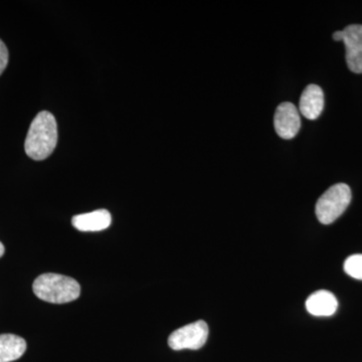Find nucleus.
<instances>
[{
  "instance_id": "1",
  "label": "nucleus",
  "mask_w": 362,
  "mask_h": 362,
  "mask_svg": "<svg viewBox=\"0 0 362 362\" xmlns=\"http://www.w3.org/2000/svg\"><path fill=\"white\" fill-rule=\"evenodd\" d=\"M58 143V125L49 112L42 111L33 119L26 136L25 149L33 160H45L51 156Z\"/></svg>"
},
{
  "instance_id": "2",
  "label": "nucleus",
  "mask_w": 362,
  "mask_h": 362,
  "mask_svg": "<svg viewBox=\"0 0 362 362\" xmlns=\"http://www.w3.org/2000/svg\"><path fill=\"white\" fill-rule=\"evenodd\" d=\"M33 290L35 296L52 304L75 301L81 294V286L75 279L52 273L35 279Z\"/></svg>"
},
{
  "instance_id": "3",
  "label": "nucleus",
  "mask_w": 362,
  "mask_h": 362,
  "mask_svg": "<svg viewBox=\"0 0 362 362\" xmlns=\"http://www.w3.org/2000/svg\"><path fill=\"white\" fill-rule=\"evenodd\" d=\"M351 197V189L345 183H337L328 188L317 202V218L323 225L334 223L346 211Z\"/></svg>"
},
{
  "instance_id": "4",
  "label": "nucleus",
  "mask_w": 362,
  "mask_h": 362,
  "mask_svg": "<svg viewBox=\"0 0 362 362\" xmlns=\"http://www.w3.org/2000/svg\"><path fill=\"white\" fill-rule=\"evenodd\" d=\"M209 337V326L204 321L183 326L171 333L168 338V345L171 349H201L206 344Z\"/></svg>"
},
{
  "instance_id": "5",
  "label": "nucleus",
  "mask_w": 362,
  "mask_h": 362,
  "mask_svg": "<svg viewBox=\"0 0 362 362\" xmlns=\"http://www.w3.org/2000/svg\"><path fill=\"white\" fill-rule=\"evenodd\" d=\"M274 126L282 139H293L301 128V118L296 106L290 102L279 105L274 116Z\"/></svg>"
},
{
  "instance_id": "6",
  "label": "nucleus",
  "mask_w": 362,
  "mask_h": 362,
  "mask_svg": "<svg viewBox=\"0 0 362 362\" xmlns=\"http://www.w3.org/2000/svg\"><path fill=\"white\" fill-rule=\"evenodd\" d=\"M346 64L350 71L362 74V25H351L343 30Z\"/></svg>"
},
{
  "instance_id": "7",
  "label": "nucleus",
  "mask_w": 362,
  "mask_h": 362,
  "mask_svg": "<svg viewBox=\"0 0 362 362\" xmlns=\"http://www.w3.org/2000/svg\"><path fill=\"white\" fill-rule=\"evenodd\" d=\"M324 109V93L319 86H307L300 98L299 110L309 120H315Z\"/></svg>"
},
{
  "instance_id": "8",
  "label": "nucleus",
  "mask_w": 362,
  "mask_h": 362,
  "mask_svg": "<svg viewBox=\"0 0 362 362\" xmlns=\"http://www.w3.org/2000/svg\"><path fill=\"white\" fill-rule=\"evenodd\" d=\"M111 221L110 213L106 209H99L74 216L71 223L81 232H100L108 228Z\"/></svg>"
},
{
  "instance_id": "9",
  "label": "nucleus",
  "mask_w": 362,
  "mask_h": 362,
  "mask_svg": "<svg viewBox=\"0 0 362 362\" xmlns=\"http://www.w3.org/2000/svg\"><path fill=\"white\" fill-rule=\"evenodd\" d=\"M306 308L314 316H331L337 310L338 301L332 293L320 290L308 297Z\"/></svg>"
},
{
  "instance_id": "10",
  "label": "nucleus",
  "mask_w": 362,
  "mask_h": 362,
  "mask_svg": "<svg viewBox=\"0 0 362 362\" xmlns=\"http://www.w3.org/2000/svg\"><path fill=\"white\" fill-rule=\"evenodd\" d=\"M26 350L23 338L14 334L0 335V362L18 361Z\"/></svg>"
},
{
  "instance_id": "11",
  "label": "nucleus",
  "mask_w": 362,
  "mask_h": 362,
  "mask_svg": "<svg viewBox=\"0 0 362 362\" xmlns=\"http://www.w3.org/2000/svg\"><path fill=\"white\" fill-rule=\"evenodd\" d=\"M344 271L350 277L362 280V255H352L345 259Z\"/></svg>"
},
{
  "instance_id": "12",
  "label": "nucleus",
  "mask_w": 362,
  "mask_h": 362,
  "mask_svg": "<svg viewBox=\"0 0 362 362\" xmlns=\"http://www.w3.org/2000/svg\"><path fill=\"white\" fill-rule=\"evenodd\" d=\"M7 64H8V51L6 44L0 40V76L6 70Z\"/></svg>"
},
{
  "instance_id": "13",
  "label": "nucleus",
  "mask_w": 362,
  "mask_h": 362,
  "mask_svg": "<svg viewBox=\"0 0 362 362\" xmlns=\"http://www.w3.org/2000/svg\"><path fill=\"white\" fill-rule=\"evenodd\" d=\"M333 40H337V42H342L343 40V30H337L333 33L332 35Z\"/></svg>"
},
{
  "instance_id": "14",
  "label": "nucleus",
  "mask_w": 362,
  "mask_h": 362,
  "mask_svg": "<svg viewBox=\"0 0 362 362\" xmlns=\"http://www.w3.org/2000/svg\"><path fill=\"white\" fill-rule=\"evenodd\" d=\"M4 246L2 245V243L0 242V258L4 256Z\"/></svg>"
}]
</instances>
